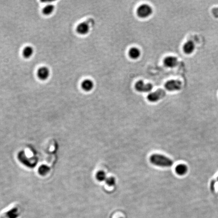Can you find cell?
Segmentation results:
<instances>
[{"label":"cell","instance_id":"6da1fadb","mask_svg":"<svg viewBox=\"0 0 218 218\" xmlns=\"http://www.w3.org/2000/svg\"><path fill=\"white\" fill-rule=\"evenodd\" d=\"M150 161L155 165L162 167H170L173 164V161L170 159L159 154L152 155L150 157Z\"/></svg>","mask_w":218,"mask_h":218},{"label":"cell","instance_id":"7a4b0ae2","mask_svg":"<svg viewBox=\"0 0 218 218\" xmlns=\"http://www.w3.org/2000/svg\"><path fill=\"white\" fill-rule=\"evenodd\" d=\"M152 13V8L147 4L141 5L137 10V14L138 17L141 18H145L149 17Z\"/></svg>","mask_w":218,"mask_h":218},{"label":"cell","instance_id":"3957f363","mask_svg":"<svg viewBox=\"0 0 218 218\" xmlns=\"http://www.w3.org/2000/svg\"><path fill=\"white\" fill-rule=\"evenodd\" d=\"M165 88L167 90L170 92L179 90L182 88V82L179 80H169L165 84Z\"/></svg>","mask_w":218,"mask_h":218},{"label":"cell","instance_id":"277c9868","mask_svg":"<svg viewBox=\"0 0 218 218\" xmlns=\"http://www.w3.org/2000/svg\"><path fill=\"white\" fill-rule=\"evenodd\" d=\"M166 92L163 89H159L150 93L147 96L148 101L151 102H157L165 97Z\"/></svg>","mask_w":218,"mask_h":218},{"label":"cell","instance_id":"5b68a950","mask_svg":"<svg viewBox=\"0 0 218 218\" xmlns=\"http://www.w3.org/2000/svg\"><path fill=\"white\" fill-rule=\"evenodd\" d=\"M152 85L151 83H145L142 80L137 82L135 85L136 90L141 93H147L151 91Z\"/></svg>","mask_w":218,"mask_h":218},{"label":"cell","instance_id":"8992f818","mask_svg":"<svg viewBox=\"0 0 218 218\" xmlns=\"http://www.w3.org/2000/svg\"><path fill=\"white\" fill-rule=\"evenodd\" d=\"M90 20L87 21V22H83L78 25L76 28V30L77 31L78 33L82 35H85L88 34V32H89V29H90V26H89V22Z\"/></svg>","mask_w":218,"mask_h":218},{"label":"cell","instance_id":"52a82bcc","mask_svg":"<svg viewBox=\"0 0 218 218\" xmlns=\"http://www.w3.org/2000/svg\"><path fill=\"white\" fill-rule=\"evenodd\" d=\"M38 77L42 80H45L49 77L50 75V71L48 67L43 66L39 68L38 71Z\"/></svg>","mask_w":218,"mask_h":218},{"label":"cell","instance_id":"ba28073f","mask_svg":"<svg viewBox=\"0 0 218 218\" xmlns=\"http://www.w3.org/2000/svg\"><path fill=\"white\" fill-rule=\"evenodd\" d=\"M164 64L166 67L172 68L178 65V61L177 58L173 56H168L164 59Z\"/></svg>","mask_w":218,"mask_h":218},{"label":"cell","instance_id":"9c48e42d","mask_svg":"<svg viewBox=\"0 0 218 218\" xmlns=\"http://www.w3.org/2000/svg\"><path fill=\"white\" fill-rule=\"evenodd\" d=\"M195 49V45L193 41L189 40L184 45L183 47V51L186 54H190L194 52Z\"/></svg>","mask_w":218,"mask_h":218},{"label":"cell","instance_id":"30bf717a","mask_svg":"<svg viewBox=\"0 0 218 218\" xmlns=\"http://www.w3.org/2000/svg\"><path fill=\"white\" fill-rule=\"evenodd\" d=\"M94 87V83L90 79H85L82 82V87L83 90L86 92H89L92 90Z\"/></svg>","mask_w":218,"mask_h":218},{"label":"cell","instance_id":"8fae6325","mask_svg":"<svg viewBox=\"0 0 218 218\" xmlns=\"http://www.w3.org/2000/svg\"><path fill=\"white\" fill-rule=\"evenodd\" d=\"M7 218H16L18 217L19 213L18 209L16 208H12V209L7 210L5 212Z\"/></svg>","mask_w":218,"mask_h":218},{"label":"cell","instance_id":"7c38bea8","mask_svg":"<svg viewBox=\"0 0 218 218\" xmlns=\"http://www.w3.org/2000/svg\"><path fill=\"white\" fill-rule=\"evenodd\" d=\"M128 54H129V57H130L131 58L136 59L140 57L141 55V52L138 48L134 47V48H131L129 50Z\"/></svg>","mask_w":218,"mask_h":218},{"label":"cell","instance_id":"4fadbf2b","mask_svg":"<svg viewBox=\"0 0 218 218\" xmlns=\"http://www.w3.org/2000/svg\"><path fill=\"white\" fill-rule=\"evenodd\" d=\"M188 168L184 164H180L176 167V172L179 175H184L187 173Z\"/></svg>","mask_w":218,"mask_h":218},{"label":"cell","instance_id":"5bb4252c","mask_svg":"<svg viewBox=\"0 0 218 218\" xmlns=\"http://www.w3.org/2000/svg\"><path fill=\"white\" fill-rule=\"evenodd\" d=\"M34 53V48L31 46H27L25 47L22 51V54L24 57L26 58H29L33 55Z\"/></svg>","mask_w":218,"mask_h":218},{"label":"cell","instance_id":"9a60e30c","mask_svg":"<svg viewBox=\"0 0 218 218\" xmlns=\"http://www.w3.org/2000/svg\"><path fill=\"white\" fill-rule=\"evenodd\" d=\"M55 10V7L53 5H48L45 6L43 10V13L45 15H50L52 14Z\"/></svg>","mask_w":218,"mask_h":218},{"label":"cell","instance_id":"2e32d148","mask_svg":"<svg viewBox=\"0 0 218 218\" xmlns=\"http://www.w3.org/2000/svg\"><path fill=\"white\" fill-rule=\"evenodd\" d=\"M96 178H97V180L99 181H103L106 180V179H107L106 173L102 171H98L96 174Z\"/></svg>","mask_w":218,"mask_h":218},{"label":"cell","instance_id":"e0dca14e","mask_svg":"<svg viewBox=\"0 0 218 218\" xmlns=\"http://www.w3.org/2000/svg\"><path fill=\"white\" fill-rule=\"evenodd\" d=\"M106 182L109 186H112L115 184L116 180L114 177H110L106 179Z\"/></svg>","mask_w":218,"mask_h":218},{"label":"cell","instance_id":"ac0fdd59","mask_svg":"<svg viewBox=\"0 0 218 218\" xmlns=\"http://www.w3.org/2000/svg\"><path fill=\"white\" fill-rule=\"evenodd\" d=\"M212 14L215 17L218 18V8H214L212 9Z\"/></svg>","mask_w":218,"mask_h":218},{"label":"cell","instance_id":"d6986e66","mask_svg":"<svg viewBox=\"0 0 218 218\" xmlns=\"http://www.w3.org/2000/svg\"></svg>","mask_w":218,"mask_h":218}]
</instances>
